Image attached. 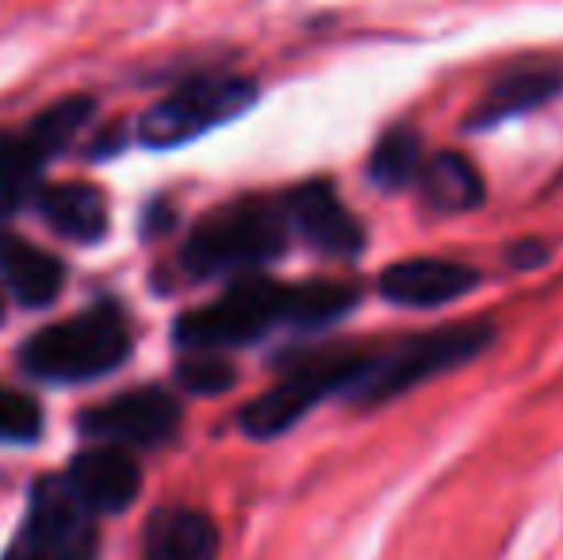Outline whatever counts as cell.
<instances>
[{"label":"cell","instance_id":"obj_1","mask_svg":"<svg viewBox=\"0 0 563 560\" xmlns=\"http://www.w3.org/2000/svg\"><path fill=\"white\" fill-rule=\"evenodd\" d=\"M353 304L356 288L345 281L280 284L268 277H242L216 304L180 315L173 338L188 353H223L257 342L276 327L322 330L353 311Z\"/></svg>","mask_w":563,"mask_h":560},{"label":"cell","instance_id":"obj_2","mask_svg":"<svg viewBox=\"0 0 563 560\" xmlns=\"http://www.w3.org/2000/svg\"><path fill=\"white\" fill-rule=\"evenodd\" d=\"M291 234L284 196H242L196 223L180 262L192 277H253L288 250Z\"/></svg>","mask_w":563,"mask_h":560},{"label":"cell","instance_id":"obj_3","mask_svg":"<svg viewBox=\"0 0 563 560\" xmlns=\"http://www.w3.org/2000/svg\"><path fill=\"white\" fill-rule=\"evenodd\" d=\"M490 338H495V330L487 322H449L438 330H418V334L395 338V342L368 345L361 376L345 399L356 407H384L407 396L418 384L479 358L490 345Z\"/></svg>","mask_w":563,"mask_h":560},{"label":"cell","instance_id":"obj_4","mask_svg":"<svg viewBox=\"0 0 563 560\" xmlns=\"http://www.w3.org/2000/svg\"><path fill=\"white\" fill-rule=\"evenodd\" d=\"M131 353V322L119 304H97L89 311L43 327L20 350V365L51 384L97 381Z\"/></svg>","mask_w":563,"mask_h":560},{"label":"cell","instance_id":"obj_5","mask_svg":"<svg viewBox=\"0 0 563 560\" xmlns=\"http://www.w3.org/2000/svg\"><path fill=\"white\" fill-rule=\"evenodd\" d=\"M364 350L368 345H330V350H314L307 358L291 361L273 388L242 407V415H238L242 430L257 441L280 438L303 415H311L322 399H345L353 392L356 376H361Z\"/></svg>","mask_w":563,"mask_h":560},{"label":"cell","instance_id":"obj_6","mask_svg":"<svg viewBox=\"0 0 563 560\" xmlns=\"http://www.w3.org/2000/svg\"><path fill=\"white\" fill-rule=\"evenodd\" d=\"M253 100H257V85L245 81V77H230V74L196 77V81H185L177 92L157 100L142 116L139 139L154 150L185 146V142L238 120Z\"/></svg>","mask_w":563,"mask_h":560},{"label":"cell","instance_id":"obj_7","mask_svg":"<svg viewBox=\"0 0 563 560\" xmlns=\"http://www.w3.org/2000/svg\"><path fill=\"white\" fill-rule=\"evenodd\" d=\"M97 112L89 97H66L46 108L27 131H0V216H12L27 196H35L46 162L77 139V131Z\"/></svg>","mask_w":563,"mask_h":560},{"label":"cell","instance_id":"obj_8","mask_svg":"<svg viewBox=\"0 0 563 560\" xmlns=\"http://www.w3.org/2000/svg\"><path fill=\"white\" fill-rule=\"evenodd\" d=\"M4 560H97V518L62 480H43Z\"/></svg>","mask_w":563,"mask_h":560},{"label":"cell","instance_id":"obj_9","mask_svg":"<svg viewBox=\"0 0 563 560\" xmlns=\"http://www.w3.org/2000/svg\"><path fill=\"white\" fill-rule=\"evenodd\" d=\"M85 438L119 449H154L177 433L180 404L165 388H131L123 396L97 404L77 419Z\"/></svg>","mask_w":563,"mask_h":560},{"label":"cell","instance_id":"obj_10","mask_svg":"<svg viewBox=\"0 0 563 560\" xmlns=\"http://www.w3.org/2000/svg\"><path fill=\"white\" fill-rule=\"evenodd\" d=\"M284 204H288L291 231L322 257L345 262L364 250V227L356 223V216L341 204V196L327 180H307V185L291 188Z\"/></svg>","mask_w":563,"mask_h":560},{"label":"cell","instance_id":"obj_11","mask_svg":"<svg viewBox=\"0 0 563 560\" xmlns=\"http://www.w3.org/2000/svg\"><path fill=\"white\" fill-rule=\"evenodd\" d=\"M62 484L69 487L77 503L89 510L92 518L100 515H119L139 499L142 472L134 464V457H126V449L119 446H97L85 449L69 461Z\"/></svg>","mask_w":563,"mask_h":560},{"label":"cell","instance_id":"obj_12","mask_svg":"<svg viewBox=\"0 0 563 560\" xmlns=\"http://www.w3.org/2000/svg\"><path fill=\"white\" fill-rule=\"evenodd\" d=\"M563 92V66L552 58H526L506 66L495 81L487 85V92L479 97V105L472 108L467 128H498V123L514 120L544 108L549 100H556Z\"/></svg>","mask_w":563,"mask_h":560},{"label":"cell","instance_id":"obj_13","mask_svg":"<svg viewBox=\"0 0 563 560\" xmlns=\"http://www.w3.org/2000/svg\"><path fill=\"white\" fill-rule=\"evenodd\" d=\"M376 288L395 307H441L479 288V270L452 257H402L379 273Z\"/></svg>","mask_w":563,"mask_h":560},{"label":"cell","instance_id":"obj_14","mask_svg":"<svg viewBox=\"0 0 563 560\" xmlns=\"http://www.w3.org/2000/svg\"><path fill=\"white\" fill-rule=\"evenodd\" d=\"M142 560H219V526L192 507H162L146 526Z\"/></svg>","mask_w":563,"mask_h":560},{"label":"cell","instance_id":"obj_15","mask_svg":"<svg viewBox=\"0 0 563 560\" xmlns=\"http://www.w3.org/2000/svg\"><path fill=\"white\" fill-rule=\"evenodd\" d=\"M0 281L23 307H46L66 284V265L15 234H0Z\"/></svg>","mask_w":563,"mask_h":560},{"label":"cell","instance_id":"obj_16","mask_svg":"<svg viewBox=\"0 0 563 560\" xmlns=\"http://www.w3.org/2000/svg\"><path fill=\"white\" fill-rule=\"evenodd\" d=\"M415 188L426 208L438 216H464L483 204V173L475 169L472 157L456 154V150L430 154Z\"/></svg>","mask_w":563,"mask_h":560},{"label":"cell","instance_id":"obj_17","mask_svg":"<svg viewBox=\"0 0 563 560\" xmlns=\"http://www.w3.org/2000/svg\"><path fill=\"white\" fill-rule=\"evenodd\" d=\"M38 211L43 219L62 234V239L74 242H97L108 231V204L104 193L92 185H51L38 193Z\"/></svg>","mask_w":563,"mask_h":560},{"label":"cell","instance_id":"obj_18","mask_svg":"<svg viewBox=\"0 0 563 560\" xmlns=\"http://www.w3.org/2000/svg\"><path fill=\"white\" fill-rule=\"evenodd\" d=\"M426 162H430V154H426L418 131L391 128V131H384V135H379L376 146H372L368 177H372V185L387 188V193H399V188H415L418 185Z\"/></svg>","mask_w":563,"mask_h":560},{"label":"cell","instance_id":"obj_19","mask_svg":"<svg viewBox=\"0 0 563 560\" xmlns=\"http://www.w3.org/2000/svg\"><path fill=\"white\" fill-rule=\"evenodd\" d=\"M43 433V407L23 392L0 384V441L4 446H27Z\"/></svg>","mask_w":563,"mask_h":560},{"label":"cell","instance_id":"obj_20","mask_svg":"<svg viewBox=\"0 0 563 560\" xmlns=\"http://www.w3.org/2000/svg\"><path fill=\"white\" fill-rule=\"evenodd\" d=\"M180 384L196 396H219L234 384V369L227 365L219 353H192V358L180 361Z\"/></svg>","mask_w":563,"mask_h":560},{"label":"cell","instance_id":"obj_21","mask_svg":"<svg viewBox=\"0 0 563 560\" xmlns=\"http://www.w3.org/2000/svg\"><path fill=\"white\" fill-rule=\"evenodd\" d=\"M0 322H4V307H0Z\"/></svg>","mask_w":563,"mask_h":560}]
</instances>
